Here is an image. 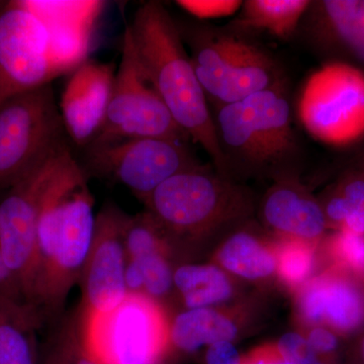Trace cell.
Wrapping results in <instances>:
<instances>
[{
    "label": "cell",
    "mask_w": 364,
    "mask_h": 364,
    "mask_svg": "<svg viewBox=\"0 0 364 364\" xmlns=\"http://www.w3.org/2000/svg\"><path fill=\"white\" fill-rule=\"evenodd\" d=\"M93 208L87 172L68 148L43 193L38 218L31 306L42 320L58 317L80 282L95 235Z\"/></svg>",
    "instance_id": "obj_1"
},
{
    "label": "cell",
    "mask_w": 364,
    "mask_h": 364,
    "mask_svg": "<svg viewBox=\"0 0 364 364\" xmlns=\"http://www.w3.org/2000/svg\"><path fill=\"white\" fill-rule=\"evenodd\" d=\"M139 64L174 122L213 161L223 165L222 149L208 100L184 49L176 21L160 2H146L127 26Z\"/></svg>",
    "instance_id": "obj_2"
},
{
    "label": "cell",
    "mask_w": 364,
    "mask_h": 364,
    "mask_svg": "<svg viewBox=\"0 0 364 364\" xmlns=\"http://www.w3.org/2000/svg\"><path fill=\"white\" fill-rule=\"evenodd\" d=\"M67 133L52 85L0 105V189H7L66 148Z\"/></svg>",
    "instance_id": "obj_3"
},
{
    "label": "cell",
    "mask_w": 364,
    "mask_h": 364,
    "mask_svg": "<svg viewBox=\"0 0 364 364\" xmlns=\"http://www.w3.org/2000/svg\"><path fill=\"white\" fill-rule=\"evenodd\" d=\"M86 346L100 364L160 363L169 341V327L158 301L129 294L112 312L81 317Z\"/></svg>",
    "instance_id": "obj_4"
},
{
    "label": "cell",
    "mask_w": 364,
    "mask_h": 364,
    "mask_svg": "<svg viewBox=\"0 0 364 364\" xmlns=\"http://www.w3.org/2000/svg\"><path fill=\"white\" fill-rule=\"evenodd\" d=\"M191 60L203 92L215 107L234 104L275 87V64L247 41L198 30L189 36Z\"/></svg>",
    "instance_id": "obj_5"
},
{
    "label": "cell",
    "mask_w": 364,
    "mask_h": 364,
    "mask_svg": "<svg viewBox=\"0 0 364 364\" xmlns=\"http://www.w3.org/2000/svg\"><path fill=\"white\" fill-rule=\"evenodd\" d=\"M299 121L318 142L345 147L364 136V72L328 62L306 79L298 102Z\"/></svg>",
    "instance_id": "obj_6"
},
{
    "label": "cell",
    "mask_w": 364,
    "mask_h": 364,
    "mask_svg": "<svg viewBox=\"0 0 364 364\" xmlns=\"http://www.w3.org/2000/svg\"><path fill=\"white\" fill-rule=\"evenodd\" d=\"M64 74L49 26L31 0L7 1L0 11V105Z\"/></svg>",
    "instance_id": "obj_7"
},
{
    "label": "cell",
    "mask_w": 364,
    "mask_h": 364,
    "mask_svg": "<svg viewBox=\"0 0 364 364\" xmlns=\"http://www.w3.org/2000/svg\"><path fill=\"white\" fill-rule=\"evenodd\" d=\"M214 119L223 151L249 162H275L294 149L291 107L277 87L218 107Z\"/></svg>",
    "instance_id": "obj_8"
},
{
    "label": "cell",
    "mask_w": 364,
    "mask_h": 364,
    "mask_svg": "<svg viewBox=\"0 0 364 364\" xmlns=\"http://www.w3.org/2000/svg\"><path fill=\"white\" fill-rule=\"evenodd\" d=\"M136 138L191 140L177 126L144 73L126 28L121 63L104 126L88 147Z\"/></svg>",
    "instance_id": "obj_9"
},
{
    "label": "cell",
    "mask_w": 364,
    "mask_h": 364,
    "mask_svg": "<svg viewBox=\"0 0 364 364\" xmlns=\"http://www.w3.org/2000/svg\"><path fill=\"white\" fill-rule=\"evenodd\" d=\"M86 151V172L114 179L141 200L163 182L198 165L188 141L172 139H129Z\"/></svg>",
    "instance_id": "obj_10"
},
{
    "label": "cell",
    "mask_w": 364,
    "mask_h": 364,
    "mask_svg": "<svg viewBox=\"0 0 364 364\" xmlns=\"http://www.w3.org/2000/svg\"><path fill=\"white\" fill-rule=\"evenodd\" d=\"M231 191L205 167L184 170L143 200L162 233L198 236L226 218Z\"/></svg>",
    "instance_id": "obj_11"
},
{
    "label": "cell",
    "mask_w": 364,
    "mask_h": 364,
    "mask_svg": "<svg viewBox=\"0 0 364 364\" xmlns=\"http://www.w3.org/2000/svg\"><path fill=\"white\" fill-rule=\"evenodd\" d=\"M68 146L7 188L0 202V245L9 272L23 299L32 303L36 239L41 200Z\"/></svg>",
    "instance_id": "obj_12"
},
{
    "label": "cell",
    "mask_w": 364,
    "mask_h": 364,
    "mask_svg": "<svg viewBox=\"0 0 364 364\" xmlns=\"http://www.w3.org/2000/svg\"><path fill=\"white\" fill-rule=\"evenodd\" d=\"M126 214L107 205L97 215L95 235L80 282L81 317H98L112 312L128 296L124 284L127 257L124 243Z\"/></svg>",
    "instance_id": "obj_13"
},
{
    "label": "cell",
    "mask_w": 364,
    "mask_h": 364,
    "mask_svg": "<svg viewBox=\"0 0 364 364\" xmlns=\"http://www.w3.org/2000/svg\"><path fill=\"white\" fill-rule=\"evenodd\" d=\"M116 73L114 64L88 60L71 72L59 109L67 136L78 147L87 148L102 130Z\"/></svg>",
    "instance_id": "obj_14"
},
{
    "label": "cell",
    "mask_w": 364,
    "mask_h": 364,
    "mask_svg": "<svg viewBox=\"0 0 364 364\" xmlns=\"http://www.w3.org/2000/svg\"><path fill=\"white\" fill-rule=\"evenodd\" d=\"M299 309L309 322H325L339 332L356 329L364 318L360 291L340 275H325L311 282L301 294Z\"/></svg>",
    "instance_id": "obj_15"
},
{
    "label": "cell",
    "mask_w": 364,
    "mask_h": 364,
    "mask_svg": "<svg viewBox=\"0 0 364 364\" xmlns=\"http://www.w3.org/2000/svg\"><path fill=\"white\" fill-rule=\"evenodd\" d=\"M313 6L317 39L364 65V0H324Z\"/></svg>",
    "instance_id": "obj_16"
},
{
    "label": "cell",
    "mask_w": 364,
    "mask_h": 364,
    "mask_svg": "<svg viewBox=\"0 0 364 364\" xmlns=\"http://www.w3.org/2000/svg\"><path fill=\"white\" fill-rule=\"evenodd\" d=\"M263 214L273 229L304 240L318 238L326 227L323 208L291 186L273 189L265 200Z\"/></svg>",
    "instance_id": "obj_17"
},
{
    "label": "cell",
    "mask_w": 364,
    "mask_h": 364,
    "mask_svg": "<svg viewBox=\"0 0 364 364\" xmlns=\"http://www.w3.org/2000/svg\"><path fill=\"white\" fill-rule=\"evenodd\" d=\"M236 326L212 308L191 309L177 315L169 327V341L176 349L193 353L220 342H232Z\"/></svg>",
    "instance_id": "obj_18"
},
{
    "label": "cell",
    "mask_w": 364,
    "mask_h": 364,
    "mask_svg": "<svg viewBox=\"0 0 364 364\" xmlns=\"http://www.w3.org/2000/svg\"><path fill=\"white\" fill-rule=\"evenodd\" d=\"M311 4L306 0H248L242 4L238 23L242 28L287 39L296 32Z\"/></svg>",
    "instance_id": "obj_19"
},
{
    "label": "cell",
    "mask_w": 364,
    "mask_h": 364,
    "mask_svg": "<svg viewBox=\"0 0 364 364\" xmlns=\"http://www.w3.org/2000/svg\"><path fill=\"white\" fill-rule=\"evenodd\" d=\"M173 284L188 310L210 308L232 294L227 275L214 265H182L174 272Z\"/></svg>",
    "instance_id": "obj_20"
},
{
    "label": "cell",
    "mask_w": 364,
    "mask_h": 364,
    "mask_svg": "<svg viewBox=\"0 0 364 364\" xmlns=\"http://www.w3.org/2000/svg\"><path fill=\"white\" fill-rule=\"evenodd\" d=\"M225 269L248 279L269 277L277 269V259L255 237L238 233L225 242L218 254Z\"/></svg>",
    "instance_id": "obj_21"
},
{
    "label": "cell",
    "mask_w": 364,
    "mask_h": 364,
    "mask_svg": "<svg viewBox=\"0 0 364 364\" xmlns=\"http://www.w3.org/2000/svg\"><path fill=\"white\" fill-rule=\"evenodd\" d=\"M323 212L326 221L329 220L345 231L364 235V176L346 179Z\"/></svg>",
    "instance_id": "obj_22"
},
{
    "label": "cell",
    "mask_w": 364,
    "mask_h": 364,
    "mask_svg": "<svg viewBox=\"0 0 364 364\" xmlns=\"http://www.w3.org/2000/svg\"><path fill=\"white\" fill-rule=\"evenodd\" d=\"M44 351L56 364H100L83 340L78 313L63 320Z\"/></svg>",
    "instance_id": "obj_23"
},
{
    "label": "cell",
    "mask_w": 364,
    "mask_h": 364,
    "mask_svg": "<svg viewBox=\"0 0 364 364\" xmlns=\"http://www.w3.org/2000/svg\"><path fill=\"white\" fill-rule=\"evenodd\" d=\"M147 212L136 215H126L124 243L128 260H139L152 254H167L166 242Z\"/></svg>",
    "instance_id": "obj_24"
},
{
    "label": "cell",
    "mask_w": 364,
    "mask_h": 364,
    "mask_svg": "<svg viewBox=\"0 0 364 364\" xmlns=\"http://www.w3.org/2000/svg\"><path fill=\"white\" fill-rule=\"evenodd\" d=\"M313 267V252L306 244L291 242L280 249L277 268L286 282L291 284L304 282L312 272Z\"/></svg>",
    "instance_id": "obj_25"
},
{
    "label": "cell",
    "mask_w": 364,
    "mask_h": 364,
    "mask_svg": "<svg viewBox=\"0 0 364 364\" xmlns=\"http://www.w3.org/2000/svg\"><path fill=\"white\" fill-rule=\"evenodd\" d=\"M140 263L144 274V294L149 298H164L173 284L174 272L170 267L167 254L156 253L136 260Z\"/></svg>",
    "instance_id": "obj_26"
},
{
    "label": "cell",
    "mask_w": 364,
    "mask_h": 364,
    "mask_svg": "<svg viewBox=\"0 0 364 364\" xmlns=\"http://www.w3.org/2000/svg\"><path fill=\"white\" fill-rule=\"evenodd\" d=\"M334 252L340 264L364 274V235L341 230L334 239Z\"/></svg>",
    "instance_id": "obj_27"
},
{
    "label": "cell",
    "mask_w": 364,
    "mask_h": 364,
    "mask_svg": "<svg viewBox=\"0 0 364 364\" xmlns=\"http://www.w3.org/2000/svg\"><path fill=\"white\" fill-rule=\"evenodd\" d=\"M177 4L198 18H226L238 11L239 0H179Z\"/></svg>",
    "instance_id": "obj_28"
},
{
    "label": "cell",
    "mask_w": 364,
    "mask_h": 364,
    "mask_svg": "<svg viewBox=\"0 0 364 364\" xmlns=\"http://www.w3.org/2000/svg\"><path fill=\"white\" fill-rule=\"evenodd\" d=\"M277 351L284 360L291 364H317V353L306 339L296 333H287L280 338Z\"/></svg>",
    "instance_id": "obj_29"
},
{
    "label": "cell",
    "mask_w": 364,
    "mask_h": 364,
    "mask_svg": "<svg viewBox=\"0 0 364 364\" xmlns=\"http://www.w3.org/2000/svg\"><path fill=\"white\" fill-rule=\"evenodd\" d=\"M205 364H242V359L232 342H220L208 347Z\"/></svg>",
    "instance_id": "obj_30"
},
{
    "label": "cell",
    "mask_w": 364,
    "mask_h": 364,
    "mask_svg": "<svg viewBox=\"0 0 364 364\" xmlns=\"http://www.w3.org/2000/svg\"><path fill=\"white\" fill-rule=\"evenodd\" d=\"M0 296L20 301V303H26L18 282H16L4 262L1 245H0Z\"/></svg>",
    "instance_id": "obj_31"
},
{
    "label": "cell",
    "mask_w": 364,
    "mask_h": 364,
    "mask_svg": "<svg viewBox=\"0 0 364 364\" xmlns=\"http://www.w3.org/2000/svg\"><path fill=\"white\" fill-rule=\"evenodd\" d=\"M309 345L316 353H329L337 347L335 335L324 328H315L306 338Z\"/></svg>",
    "instance_id": "obj_32"
},
{
    "label": "cell",
    "mask_w": 364,
    "mask_h": 364,
    "mask_svg": "<svg viewBox=\"0 0 364 364\" xmlns=\"http://www.w3.org/2000/svg\"><path fill=\"white\" fill-rule=\"evenodd\" d=\"M144 274L140 263L128 260L124 270V284L128 294H144Z\"/></svg>",
    "instance_id": "obj_33"
},
{
    "label": "cell",
    "mask_w": 364,
    "mask_h": 364,
    "mask_svg": "<svg viewBox=\"0 0 364 364\" xmlns=\"http://www.w3.org/2000/svg\"><path fill=\"white\" fill-rule=\"evenodd\" d=\"M242 364H291L280 355L279 352H259L242 360Z\"/></svg>",
    "instance_id": "obj_34"
},
{
    "label": "cell",
    "mask_w": 364,
    "mask_h": 364,
    "mask_svg": "<svg viewBox=\"0 0 364 364\" xmlns=\"http://www.w3.org/2000/svg\"><path fill=\"white\" fill-rule=\"evenodd\" d=\"M6 1H0V11L4 9V6H6Z\"/></svg>",
    "instance_id": "obj_35"
},
{
    "label": "cell",
    "mask_w": 364,
    "mask_h": 364,
    "mask_svg": "<svg viewBox=\"0 0 364 364\" xmlns=\"http://www.w3.org/2000/svg\"><path fill=\"white\" fill-rule=\"evenodd\" d=\"M317 364H324V363H320V361H318Z\"/></svg>",
    "instance_id": "obj_36"
},
{
    "label": "cell",
    "mask_w": 364,
    "mask_h": 364,
    "mask_svg": "<svg viewBox=\"0 0 364 364\" xmlns=\"http://www.w3.org/2000/svg\"><path fill=\"white\" fill-rule=\"evenodd\" d=\"M363 355H364V342H363Z\"/></svg>",
    "instance_id": "obj_37"
},
{
    "label": "cell",
    "mask_w": 364,
    "mask_h": 364,
    "mask_svg": "<svg viewBox=\"0 0 364 364\" xmlns=\"http://www.w3.org/2000/svg\"><path fill=\"white\" fill-rule=\"evenodd\" d=\"M155 364H160V363H155Z\"/></svg>",
    "instance_id": "obj_38"
}]
</instances>
